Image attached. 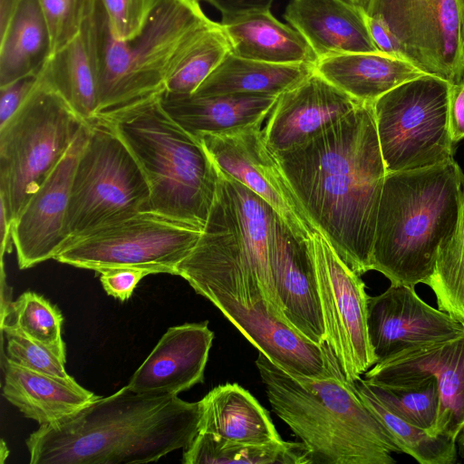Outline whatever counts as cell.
<instances>
[{
  "mask_svg": "<svg viewBox=\"0 0 464 464\" xmlns=\"http://www.w3.org/2000/svg\"><path fill=\"white\" fill-rule=\"evenodd\" d=\"M111 35L121 41L135 37L158 0H100Z\"/></svg>",
  "mask_w": 464,
  "mask_h": 464,
  "instance_id": "obj_39",
  "label": "cell"
},
{
  "mask_svg": "<svg viewBox=\"0 0 464 464\" xmlns=\"http://www.w3.org/2000/svg\"><path fill=\"white\" fill-rule=\"evenodd\" d=\"M100 13L101 77L96 118H102L165 92L184 47L209 22L199 0H158L142 30L115 39L102 5Z\"/></svg>",
  "mask_w": 464,
  "mask_h": 464,
  "instance_id": "obj_7",
  "label": "cell"
},
{
  "mask_svg": "<svg viewBox=\"0 0 464 464\" xmlns=\"http://www.w3.org/2000/svg\"><path fill=\"white\" fill-rule=\"evenodd\" d=\"M184 464H310L303 442L280 440L255 444L228 442L198 431L183 449Z\"/></svg>",
  "mask_w": 464,
  "mask_h": 464,
  "instance_id": "obj_31",
  "label": "cell"
},
{
  "mask_svg": "<svg viewBox=\"0 0 464 464\" xmlns=\"http://www.w3.org/2000/svg\"><path fill=\"white\" fill-rule=\"evenodd\" d=\"M283 221L264 199L219 169L207 224L196 246L177 266L176 276L197 294L222 292L246 307L266 300L273 313L285 321L273 276Z\"/></svg>",
  "mask_w": 464,
  "mask_h": 464,
  "instance_id": "obj_3",
  "label": "cell"
},
{
  "mask_svg": "<svg viewBox=\"0 0 464 464\" xmlns=\"http://www.w3.org/2000/svg\"><path fill=\"white\" fill-rule=\"evenodd\" d=\"M262 125L198 139L218 167L264 199L302 239L318 232L267 147Z\"/></svg>",
  "mask_w": 464,
  "mask_h": 464,
  "instance_id": "obj_14",
  "label": "cell"
},
{
  "mask_svg": "<svg viewBox=\"0 0 464 464\" xmlns=\"http://www.w3.org/2000/svg\"><path fill=\"white\" fill-rule=\"evenodd\" d=\"M39 80V73L0 87V127L4 126L25 102Z\"/></svg>",
  "mask_w": 464,
  "mask_h": 464,
  "instance_id": "obj_41",
  "label": "cell"
},
{
  "mask_svg": "<svg viewBox=\"0 0 464 464\" xmlns=\"http://www.w3.org/2000/svg\"><path fill=\"white\" fill-rule=\"evenodd\" d=\"M162 93L96 119L111 127L140 167L150 188V209L204 229L219 168L201 140L167 112Z\"/></svg>",
  "mask_w": 464,
  "mask_h": 464,
  "instance_id": "obj_6",
  "label": "cell"
},
{
  "mask_svg": "<svg viewBox=\"0 0 464 464\" xmlns=\"http://www.w3.org/2000/svg\"><path fill=\"white\" fill-rule=\"evenodd\" d=\"M450 87L449 82L425 74L397 86L372 104L387 173L430 167L453 159Z\"/></svg>",
  "mask_w": 464,
  "mask_h": 464,
  "instance_id": "obj_10",
  "label": "cell"
},
{
  "mask_svg": "<svg viewBox=\"0 0 464 464\" xmlns=\"http://www.w3.org/2000/svg\"><path fill=\"white\" fill-rule=\"evenodd\" d=\"M22 0H0V34L10 24Z\"/></svg>",
  "mask_w": 464,
  "mask_h": 464,
  "instance_id": "obj_45",
  "label": "cell"
},
{
  "mask_svg": "<svg viewBox=\"0 0 464 464\" xmlns=\"http://www.w3.org/2000/svg\"><path fill=\"white\" fill-rule=\"evenodd\" d=\"M46 20L53 53H55L82 30L95 10L97 0H37Z\"/></svg>",
  "mask_w": 464,
  "mask_h": 464,
  "instance_id": "obj_37",
  "label": "cell"
},
{
  "mask_svg": "<svg viewBox=\"0 0 464 464\" xmlns=\"http://www.w3.org/2000/svg\"><path fill=\"white\" fill-rule=\"evenodd\" d=\"M312 247L325 341L346 379L353 382L377 362L368 336L369 295L361 276L321 232L313 236Z\"/></svg>",
  "mask_w": 464,
  "mask_h": 464,
  "instance_id": "obj_13",
  "label": "cell"
},
{
  "mask_svg": "<svg viewBox=\"0 0 464 464\" xmlns=\"http://www.w3.org/2000/svg\"><path fill=\"white\" fill-rule=\"evenodd\" d=\"M315 227L357 275L372 270L387 174L372 104L361 103L308 141L274 153Z\"/></svg>",
  "mask_w": 464,
  "mask_h": 464,
  "instance_id": "obj_1",
  "label": "cell"
},
{
  "mask_svg": "<svg viewBox=\"0 0 464 464\" xmlns=\"http://www.w3.org/2000/svg\"><path fill=\"white\" fill-rule=\"evenodd\" d=\"M449 124L451 140L457 143L464 138V79L456 83H450Z\"/></svg>",
  "mask_w": 464,
  "mask_h": 464,
  "instance_id": "obj_42",
  "label": "cell"
},
{
  "mask_svg": "<svg viewBox=\"0 0 464 464\" xmlns=\"http://www.w3.org/2000/svg\"><path fill=\"white\" fill-rule=\"evenodd\" d=\"M367 328L378 362L408 347L453 337L464 331V321L429 305L414 286L391 284L369 296Z\"/></svg>",
  "mask_w": 464,
  "mask_h": 464,
  "instance_id": "obj_18",
  "label": "cell"
},
{
  "mask_svg": "<svg viewBox=\"0 0 464 464\" xmlns=\"http://www.w3.org/2000/svg\"><path fill=\"white\" fill-rule=\"evenodd\" d=\"M231 52L219 22L198 28L184 47L166 83L165 92L192 94Z\"/></svg>",
  "mask_w": 464,
  "mask_h": 464,
  "instance_id": "obj_33",
  "label": "cell"
},
{
  "mask_svg": "<svg viewBox=\"0 0 464 464\" xmlns=\"http://www.w3.org/2000/svg\"><path fill=\"white\" fill-rule=\"evenodd\" d=\"M372 38L390 36L404 60L450 83L464 79V32L458 0H369Z\"/></svg>",
  "mask_w": 464,
  "mask_h": 464,
  "instance_id": "obj_12",
  "label": "cell"
},
{
  "mask_svg": "<svg viewBox=\"0 0 464 464\" xmlns=\"http://www.w3.org/2000/svg\"><path fill=\"white\" fill-rule=\"evenodd\" d=\"M365 382L372 393L392 412L431 434L440 404L439 389L434 378L399 385H380Z\"/></svg>",
  "mask_w": 464,
  "mask_h": 464,
  "instance_id": "obj_36",
  "label": "cell"
},
{
  "mask_svg": "<svg viewBox=\"0 0 464 464\" xmlns=\"http://www.w3.org/2000/svg\"><path fill=\"white\" fill-rule=\"evenodd\" d=\"M3 370L5 400L40 425L60 421L98 398L74 379L32 371L5 357Z\"/></svg>",
  "mask_w": 464,
  "mask_h": 464,
  "instance_id": "obj_25",
  "label": "cell"
},
{
  "mask_svg": "<svg viewBox=\"0 0 464 464\" xmlns=\"http://www.w3.org/2000/svg\"><path fill=\"white\" fill-rule=\"evenodd\" d=\"M39 75L87 124L95 120L101 77L98 0L80 33L51 55Z\"/></svg>",
  "mask_w": 464,
  "mask_h": 464,
  "instance_id": "obj_23",
  "label": "cell"
},
{
  "mask_svg": "<svg viewBox=\"0 0 464 464\" xmlns=\"http://www.w3.org/2000/svg\"><path fill=\"white\" fill-rule=\"evenodd\" d=\"M222 16L268 11L275 0H204Z\"/></svg>",
  "mask_w": 464,
  "mask_h": 464,
  "instance_id": "obj_43",
  "label": "cell"
},
{
  "mask_svg": "<svg viewBox=\"0 0 464 464\" xmlns=\"http://www.w3.org/2000/svg\"><path fill=\"white\" fill-rule=\"evenodd\" d=\"M213 340L208 321L169 327L133 373L128 387L143 394L178 395L203 382Z\"/></svg>",
  "mask_w": 464,
  "mask_h": 464,
  "instance_id": "obj_20",
  "label": "cell"
},
{
  "mask_svg": "<svg viewBox=\"0 0 464 464\" xmlns=\"http://www.w3.org/2000/svg\"><path fill=\"white\" fill-rule=\"evenodd\" d=\"M85 124L39 75L23 105L0 127V205L12 222Z\"/></svg>",
  "mask_w": 464,
  "mask_h": 464,
  "instance_id": "obj_8",
  "label": "cell"
},
{
  "mask_svg": "<svg viewBox=\"0 0 464 464\" xmlns=\"http://www.w3.org/2000/svg\"><path fill=\"white\" fill-rule=\"evenodd\" d=\"M273 276L285 321L302 336L321 345L326 334L312 238H299L284 221L274 252Z\"/></svg>",
  "mask_w": 464,
  "mask_h": 464,
  "instance_id": "obj_21",
  "label": "cell"
},
{
  "mask_svg": "<svg viewBox=\"0 0 464 464\" xmlns=\"http://www.w3.org/2000/svg\"><path fill=\"white\" fill-rule=\"evenodd\" d=\"M8 456V450H7V447L5 443V441L2 440V442H1V453H0V457H1V462H4L5 461V459Z\"/></svg>",
  "mask_w": 464,
  "mask_h": 464,
  "instance_id": "obj_46",
  "label": "cell"
},
{
  "mask_svg": "<svg viewBox=\"0 0 464 464\" xmlns=\"http://www.w3.org/2000/svg\"><path fill=\"white\" fill-rule=\"evenodd\" d=\"M12 227V220L8 217L5 208L2 205H0L1 262H4L5 254L10 252L11 250V243H13Z\"/></svg>",
  "mask_w": 464,
  "mask_h": 464,
  "instance_id": "obj_44",
  "label": "cell"
},
{
  "mask_svg": "<svg viewBox=\"0 0 464 464\" xmlns=\"http://www.w3.org/2000/svg\"><path fill=\"white\" fill-rule=\"evenodd\" d=\"M359 104L314 71L278 96L262 129L266 143L273 153L303 144Z\"/></svg>",
  "mask_w": 464,
  "mask_h": 464,
  "instance_id": "obj_19",
  "label": "cell"
},
{
  "mask_svg": "<svg viewBox=\"0 0 464 464\" xmlns=\"http://www.w3.org/2000/svg\"><path fill=\"white\" fill-rule=\"evenodd\" d=\"M239 57L276 64L315 66L318 58L302 34L262 11L222 16L219 22Z\"/></svg>",
  "mask_w": 464,
  "mask_h": 464,
  "instance_id": "obj_26",
  "label": "cell"
},
{
  "mask_svg": "<svg viewBox=\"0 0 464 464\" xmlns=\"http://www.w3.org/2000/svg\"><path fill=\"white\" fill-rule=\"evenodd\" d=\"M200 402L151 395L128 385L53 424L25 443L31 464H134L185 449L198 432Z\"/></svg>",
  "mask_w": 464,
  "mask_h": 464,
  "instance_id": "obj_2",
  "label": "cell"
},
{
  "mask_svg": "<svg viewBox=\"0 0 464 464\" xmlns=\"http://www.w3.org/2000/svg\"><path fill=\"white\" fill-rule=\"evenodd\" d=\"M460 7L462 23H463V32H464V0H458Z\"/></svg>",
  "mask_w": 464,
  "mask_h": 464,
  "instance_id": "obj_48",
  "label": "cell"
},
{
  "mask_svg": "<svg viewBox=\"0 0 464 464\" xmlns=\"http://www.w3.org/2000/svg\"><path fill=\"white\" fill-rule=\"evenodd\" d=\"M1 330L6 340V359L32 371L66 380L73 379L67 373L65 363L51 351L14 330Z\"/></svg>",
  "mask_w": 464,
  "mask_h": 464,
  "instance_id": "obj_38",
  "label": "cell"
},
{
  "mask_svg": "<svg viewBox=\"0 0 464 464\" xmlns=\"http://www.w3.org/2000/svg\"><path fill=\"white\" fill-rule=\"evenodd\" d=\"M314 72L361 103L373 104L397 86L425 75L411 63L382 53H353L318 60Z\"/></svg>",
  "mask_w": 464,
  "mask_h": 464,
  "instance_id": "obj_28",
  "label": "cell"
},
{
  "mask_svg": "<svg viewBox=\"0 0 464 464\" xmlns=\"http://www.w3.org/2000/svg\"><path fill=\"white\" fill-rule=\"evenodd\" d=\"M278 96L243 93L199 96L164 92L161 103L180 126L199 138L262 125Z\"/></svg>",
  "mask_w": 464,
  "mask_h": 464,
  "instance_id": "obj_24",
  "label": "cell"
},
{
  "mask_svg": "<svg viewBox=\"0 0 464 464\" xmlns=\"http://www.w3.org/2000/svg\"><path fill=\"white\" fill-rule=\"evenodd\" d=\"M86 123L75 140L13 222L12 240L20 269L54 258L68 239L67 215L72 181L86 143Z\"/></svg>",
  "mask_w": 464,
  "mask_h": 464,
  "instance_id": "obj_16",
  "label": "cell"
},
{
  "mask_svg": "<svg viewBox=\"0 0 464 464\" xmlns=\"http://www.w3.org/2000/svg\"><path fill=\"white\" fill-rule=\"evenodd\" d=\"M314 71L307 64H276L231 52L194 92V95L256 94L278 96Z\"/></svg>",
  "mask_w": 464,
  "mask_h": 464,
  "instance_id": "obj_29",
  "label": "cell"
},
{
  "mask_svg": "<svg viewBox=\"0 0 464 464\" xmlns=\"http://www.w3.org/2000/svg\"><path fill=\"white\" fill-rule=\"evenodd\" d=\"M203 230L148 209L69 238L53 259L96 272L136 266L153 274L176 275L177 266L196 246Z\"/></svg>",
  "mask_w": 464,
  "mask_h": 464,
  "instance_id": "obj_11",
  "label": "cell"
},
{
  "mask_svg": "<svg viewBox=\"0 0 464 464\" xmlns=\"http://www.w3.org/2000/svg\"><path fill=\"white\" fill-rule=\"evenodd\" d=\"M107 295L121 302L128 300L140 281L153 274L150 270L136 266H113L97 271Z\"/></svg>",
  "mask_w": 464,
  "mask_h": 464,
  "instance_id": "obj_40",
  "label": "cell"
},
{
  "mask_svg": "<svg viewBox=\"0 0 464 464\" xmlns=\"http://www.w3.org/2000/svg\"><path fill=\"white\" fill-rule=\"evenodd\" d=\"M256 366L276 414L305 445L310 464H394L402 453L338 361L322 378L292 375L261 352Z\"/></svg>",
  "mask_w": 464,
  "mask_h": 464,
  "instance_id": "obj_4",
  "label": "cell"
},
{
  "mask_svg": "<svg viewBox=\"0 0 464 464\" xmlns=\"http://www.w3.org/2000/svg\"><path fill=\"white\" fill-rule=\"evenodd\" d=\"M369 382L399 385L435 379L440 404L432 435L458 439L464 428V331L453 337L408 347L376 362L363 374Z\"/></svg>",
  "mask_w": 464,
  "mask_h": 464,
  "instance_id": "obj_15",
  "label": "cell"
},
{
  "mask_svg": "<svg viewBox=\"0 0 464 464\" xmlns=\"http://www.w3.org/2000/svg\"><path fill=\"white\" fill-rule=\"evenodd\" d=\"M198 431L237 443L282 440L267 411L237 383L218 385L200 401Z\"/></svg>",
  "mask_w": 464,
  "mask_h": 464,
  "instance_id": "obj_27",
  "label": "cell"
},
{
  "mask_svg": "<svg viewBox=\"0 0 464 464\" xmlns=\"http://www.w3.org/2000/svg\"><path fill=\"white\" fill-rule=\"evenodd\" d=\"M1 314V329L8 328L24 335L66 362L65 343L62 338L63 316L44 296L26 291Z\"/></svg>",
  "mask_w": 464,
  "mask_h": 464,
  "instance_id": "obj_34",
  "label": "cell"
},
{
  "mask_svg": "<svg viewBox=\"0 0 464 464\" xmlns=\"http://www.w3.org/2000/svg\"><path fill=\"white\" fill-rule=\"evenodd\" d=\"M53 53L50 31L37 0H22L0 34V87L40 72Z\"/></svg>",
  "mask_w": 464,
  "mask_h": 464,
  "instance_id": "obj_30",
  "label": "cell"
},
{
  "mask_svg": "<svg viewBox=\"0 0 464 464\" xmlns=\"http://www.w3.org/2000/svg\"><path fill=\"white\" fill-rule=\"evenodd\" d=\"M225 317L265 356L292 375L322 378L337 362L326 341L314 343L271 310L266 300L246 307L228 295L202 290Z\"/></svg>",
  "mask_w": 464,
  "mask_h": 464,
  "instance_id": "obj_17",
  "label": "cell"
},
{
  "mask_svg": "<svg viewBox=\"0 0 464 464\" xmlns=\"http://www.w3.org/2000/svg\"><path fill=\"white\" fill-rule=\"evenodd\" d=\"M284 18L302 34L318 60L379 52L364 9L349 0H291Z\"/></svg>",
  "mask_w": 464,
  "mask_h": 464,
  "instance_id": "obj_22",
  "label": "cell"
},
{
  "mask_svg": "<svg viewBox=\"0 0 464 464\" xmlns=\"http://www.w3.org/2000/svg\"><path fill=\"white\" fill-rule=\"evenodd\" d=\"M365 9L369 0H349Z\"/></svg>",
  "mask_w": 464,
  "mask_h": 464,
  "instance_id": "obj_47",
  "label": "cell"
},
{
  "mask_svg": "<svg viewBox=\"0 0 464 464\" xmlns=\"http://www.w3.org/2000/svg\"><path fill=\"white\" fill-rule=\"evenodd\" d=\"M464 175L454 159L387 173L379 204L371 267L391 284L415 286L433 272L438 249L460 215Z\"/></svg>",
  "mask_w": 464,
  "mask_h": 464,
  "instance_id": "obj_5",
  "label": "cell"
},
{
  "mask_svg": "<svg viewBox=\"0 0 464 464\" xmlns=\"http://www.w3.org/2000/svg\"><path fill=\"white\" fill-rule=\"evenodd\" d=\"M363 403L393 437L402 453L420 464H453L458 460L457 440L431 435L388 409L370 390L364 379L353 382Z\"/></svg>",
  "mask_w": 464,
  "mask_h": 464,
  "instance_id": "obj_32",
  "label": "cell"
},
{
  "mask_svg": "<svg viewBox=\"0 0 464 464\" xmlns=\"http://www.w3.org/2000/svg\"><path fill=\"white\" fill-rule=\"evenodd\" d=\"M424 284L435 294L439 310L464 321V195L459 221L440 245L433 272Z\"/></svg>",
  "mask_w": 464,
  "mask_h": 464,
  "instance_id": "obj_35",
  "label": "cell"
},
{
  "mask_svg": "<svg viewBox=\"0 0 464 464\" xmlns=\"http://www.w3.org/2000/svg\"><path fill=\"white\" fill-rule=\"evenodd\" d=\"M88 126L72 181L68 239L150 209L148 182L126 144L103 120Z\"/></svg>",
  "mask_w": 464,
  "mask_h": 464,
  "instance_id": "obj_9",
  "label": "cell"
}]
</instances>
